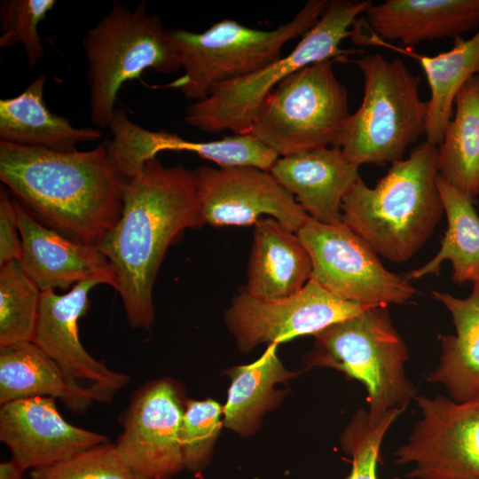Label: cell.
Returning <instances> with one entry per match:
<instances>
[{
    "instance_id": "7c38bea8",
    "label": "cell",
    "mask_w": 479,
    "mask_h": 479,
    "mask_svg": "<svg viewBox=\"0 0 479 479\" xmlns=\"http://www.w3.org/2000/svg\"><path fill=\"white\" fill-rule=\"evenodd\" d=\"M369 308L340 299L310 279L297 293L278 300H261L244 289L233 299L226 322L240 349L247 351L263 342L314 335Z\"/></svg>"
},
{
    "instance_id": "3957f363",
    "label": "cell",
    "mask_w": 479,
    "mask_h": 479,
    "mask_svg": "<svg viewBox=\"0 0 479 479\" xmlns=\"http://www.w3.org/2000/svg\"><path fill=\"white\" fill-rule=\"evenodd\" d=\"M437 146L427 141L391 163L375 186L359 177L342 200V222L378 255L410 260L433 234L444 209L437 186Z\"/></svg>"
},
{
    "instance_id": "ba28073f",
    "label": "cell",
    "mask_w": 479,
    "mask_h": 479,
    "mask_svg": "<svg viewBox=\"0 0 479 479\" xmlns=\"http://www.w3.org/2000/svg\"><path fill=\"white\" fill-rule=\"evenodd\" d=\"M87 59L90 121L107 128L118 91L145 69L170 74L181 68L178 56L159 16L145 1L134 9L116 3L82 39Z\"/></svg>"
},
{
    "instance_id": "6da1fadb",
    "label": "cell",
    "mask_w": 479,
    "mask_h": 479,
    "mask_svg": "<svg viewBox=\"0 0 479 479\" xmlns=\"http://www.w3.org/2000/svg\"><path fill=\"white\" fill-rule=\"evenodd\" d=\"M201 225L194 170L166 167L153 157L124 181L121 216L98 248L113 266L132 328L153 324V284L169 245L185 230Z\"/></svg>"
},
{
    "instance_id": "52a82bcc",
    "label": "cell",
    "mask_w": 479,
    "mask_h": 479,
    "mask_svg": "<svg viewBox=\"0 0 479 479\" xmlns=\"http://www.w3.org/2000/svg\"><path fill=\"white\" fill-rule=\"evenodd\" d=\"M356 63L364 76L363 100L334 147L358 167L402 160L406 149L425 135L428 102L420 97L421 78L399 58L374 53Z\"/></svg>"
},
{
    "instance_id": "d4e9b609",
    "label": "cell",
    "mask_w": 479,
    "mask_h": 479,
    "mask_svg": "<svg viewBox=\"0 0 479 479\" xmlns=\"http://www.w3.org/2000/svg\"><path fill=\"white\" fill-rule=\"evenodd\" d=\"M454 105L437 146L439 176L474 200L479 194V75L460 88Z\"/></svg>"
},
{
    "instance_id": "7402d4cb",
    "label": "cell",
    "mask_w": 479,
    "mask_h": 479,
    "mask_svg": "<svg viewBox=\"0 0 479 479\" xmlns=\"http://www.w3.org/2000/svg\"><path fill=\"white\" fill-rule=\"evenodd\" d=\"M359 45L383 46L412 57L420 64L430 90L425 127L426 141L438 146L453 114L460 88L479 75V28L468 39L457 37L451 50L435 56L420 55L385 42L370 30L358 37Z\"/></svg>"
},
{
    "instance_id": "e0dca14e",
    "label": "cell",
    "mask_w": 479,
    "mask_h": 479,
    "mask_svg": "<svg viewBox=\"0 0 479 479\" xmlns=\"http://www.w3.org/2000/svg\"><path fill=\"white\" fill-rule=\"evenodd\" d=\"M13 204L22 241V256L19 262L42 292L68 289L88 279H96L115 289L113 266L98 247L81 244L44 226L14 197Z\"/></svg>"
},
{
    "instance_id": "836d02e7",
    "label": "cell",
    "mask_w": 479,
    "mask_h": 479,
    "mask_svg": "<svg viewBox=\"0 0 479 479\" xmlns=\"http://www.w3.org/2000/svg\"><path fill=\"white\" fill-rule=\"evenodd\" d=\"M22 241L17 224L13 197L9 190H0V265L20 261Z\"/></svg>"
},
{
    "instance_id": "9a60e30c",
    "label": "cell",
    "mask_w": 479,
    "mask_h": 479,
    "mask_svg": "<svg viewBox=\"0 0 479 479\" xmlns=\"http://www.w3.org/2000/svg\"><path fill=\"white\" fill-rule=\"evenodd\" d=\"M100 282L81 281L65 294L43 291L32 342L51 357L73 381L87 380L99 402L111 401L130 376L109 369L90 356L78 335V320L89 309V293Z\"/></svg>"
},
{
    "instance_id": "9c48e42d",
    "label": "cell",
    "mask_w": 479,
    "mask_h": 479,
    "mask_svg": "<svg viewBox=\"0 0 479 479\" xmlns=\"http://www.w3.org/2000/svg\"><path fill=\"white\" fill-rule=\"evenodd\" d=\"M334 62L310 65L282 81L259 107L250 132L281 157L335 146L350 114Z\"/></svg>"
},
{
    "instance_id": "4316f807",
    "label": "cell",
    "mask_w": 479,
    "mask_h": 479,
    "mask_svg": "<svg viewBox=\"0 0 479 479\" xmlns=\"http://www.w3.org/2000/svg\"><path fill=\"white\" fill-rule=\"evenodd\" d=\"M293 375L279 359L275 343L253 364L236 367L224 408L225 427L241 435L252 432L278 397L274 385Z\"/></svg>"
},
{
    "instance_id": "ffe728a7",
    "label": "cell",
    "mask_w": 479,
    "mask_h": 479,
    "mask_svg": "<svg viewBox=\"0 0 479 479\" xmlns=\"http://www.w3.org/2000/svg\"><path fill=\"white\" fill-rule=\"evenodd\" d=\"M245 290L261 300H278L300 291L310 279V255L297 234L272 217L255 224Z\"/></svg>"
},
{
    "instance_id": "484cf974",
    "label": "cell",
    "mask_w": 479,
    "mask_h": 479,
    "mask_svg": "<svg viewBox=\"0 0 479 479\" xmlns=\"http://www.w3.org/2000/svg\"><path fill=\"white\" fill-rule=\"evenodd\" d=\"M437 186L447 216L448 226L437 254L424 265L409 271V280L439 272L442 263L450 261L452 280L461 285L479 279V216L473 200L438 176Z\"/></svg>"
},
{
    "instance_id": "1f68e13d",
    "label": "cell",
    "mask_w": 479,
    "mask_h": 479,
    "mask_svg": "<svg viewBox=\"0 0 479 479\" xmlns=\"http://www.w3.org/2000/svg\"><path fill=\"white\" fill-rule=\"evenodd\" d=\"M219 403L213 399L189 400L180 427V444L185 467L196 472L207 464L221 428Z\"/></svg>"
},
{
    "instance_id": "83f0119b",
    "label": "cell",
    "mask_w": 479,
    "mask_h": 479,
    "mask_svg": "<svg viewBox=\"0 0 479 479\" xmlns=\"http://www.w3.org/2000/svg\"><path fill=\"white\" fill-rule=\"evenodd\" d=\"M140 147L149 157L162 151H186L211 161L219 168L250 167L271 172L279 155L253 133L224 137L220 140L194 142L166 130L144 129Z\"/></svg>"
},
{
    "instance_id": "44dd1931",
    "label": "cell",
    "mask_w": 479,
    "mask_h": 479,
    "mask_svg": "<svg viewBox=\"0 0 479 479\" xmlns=\"http://www.w3.org/2000/svg\"><path fill=\"white\" fill-rule=\"evenodd\" d=\"M32 397L59 399L72 412H83L98 397L82 387L33 342L0 347V404Z\"/></svg>"
},
{
    "instance_id": "277c9868",
    "label": "cell",
    "mask_w": 479,
    "mask_h": 479,
    "mask_svg": "<svg viewBox=\"0 0 479 479\" xmlns=\"http://www.w3.org/2000/svg\"><path fill=\"white\" fill-rule=\"evenodd\" d=\"M371 4L367 0L329 2L290 53L246 77L215 86L206 98L186 108V123L205 132H250L263 100L286 78L315 63L347 61L349 55L358 51L340 46L350 37V27Z\"/></svg>"
},
{
    "instance_id": "5b68a950",
    "label": "cell",
    "mask_w": 479,
    "mask_h": 479,
    "mask_svg": "<svg viewBox=\"0 0 479 479\" xmlns=\"http://www.w3.org/2000/svg\"><path fill=\"white\" fill-rule=\"evenodd\" d=\"M313 336L308 363L334 368L361 382L371 424H379L394 411L404 412L417 397L405 372L408 348L387 307L369 308Z\"/></svg>"
},
{
    "instance_id": "f1b7e54d",
    "label": "cell",
    "mask_w": 479,
    "mask_h": 479,
    "mask_svg": "<svg viewBox=\"0 0 479 479\" xmlns=\"http://www.w3.org/2000/svg\"><path fill=\"white\" fill-rule=\"evenodd\" d=\"M41 294L19 261L0 265V347L32 342Z\"/></svg>"
},
{
    "instance_id": "2e32d148",
    "label": "cell",
    "mask_w": 479,
    "mask_h": 479,
    "mask_svg": "<svg viewBox=\"0 0 479 479\" xmlns=\"http://www.w3.org/2000/svg\"><path fill=\"white\" fill-rule=\"evenodd\" d=\"M0 440L26 469L54 464L107 441L99 433L67 422L51 397L20 399L1 405Z\"/></svg>"
},
{
    "instance_id": "8fae6325",
    "label": "cell",
    "mask_w": 479,
    "mask_h": 479,
    "mask_svg": "<svg viewBox=\"0 0 479 479\" xmlns=\"http://www.w3.org/2000/svg\"><path fill=\"white\" fill-rule=\"evenodd\" d=\"M421 417L393 453L397 465H412L409 479H479V396L455 402L417 396Z\"/></svg>"
},
{
    "instance_id": "f546056e",
    "label": "cell",
    "mask_w": 479,
    "mask_h": 479,
    "mask_svg": "<svg viewBox=\"0 0 479 479\" xmlns=\"http://www.w3.org/2000/svg\"><path fill=\"white\" fill-rule=\"evenodd\" d=\"M30 479H139L115 444L104 442L54 464L31 469Z\"/></svg>"
},
{
    "instance_id": "5bb4252c",
    "label": "cell",
    "mask_w": 479,
    "mask_h": 479,
    "mask_svg": "<svg viewBox=\"0 0 479 479\" xmlns=\"http://www.w3.org/2000/svg\"><path fill=\"white\" fill-rule=\"evenodd\" d=\"M194 174L203 225H250L267 215L296 233L310 218L271 172L201 166Z\"/></svg>"
},
{
    "instance_id": "cb8c5ba5",
    "label": "cell",
    "mask_w": 479,
    "mask_h": 479,
    "mask_svg": "<svg viewBox=\"0 0 479 479\" xmlns=\"http://www.w3.org/2000/svg\"><path fill=\"white\" fill-rule=\"evenodd\" d=\"M46 82V74H42L16 97L0 100V141L71 152L79 143L100 138L99 130L75 127L50 111L43 100Z\"/></svg>"
},
{
    "instance_id": "d6a6232c",
    "label": "cell",
    "mask_w": 479,
    "mask_h": 479,
    "mask_svg": "<svg viewBox=\"0 0 479 479\" xmlns=\"http://www.w3.org/2000/svg\"><path fill=\"white\" fill-rule=\"evenodd\" d=\"M401 413L394 411L379 424L373 425L366 411L357 412L342 436V448L351 456V469L345 479H380L377 468L381 446L387 431Z\"/></svg>"
},
{
    "instance_id": "e575fe53",
    "label": "cell",
    "mask_w": 479,
    "mask_h": 479,
    "mask_svg": "<svg viewBox=\"0 0 479 479\" xmlns=\"http://www.w3.org/2000/svg\"><path fill=\"white\" fill-rule=\"evenodd\" d=\"M26 468L14 459L2 462L0 465V479H22Z\"/></svg>"
},
{
    "instance_id": "30bf717a",
    "label": "cell",
    "mask_w": 479,
    "mask_h": 479,
    "mask_svg": "<svg viewBox=\"0 0 479 479\" xmlns=\"http://www.w3.org/2000/svg\"><path fill=\"white\" fill-rule=\"evenodd\" d=\"M296 234L311 258L310 279L340 299L388 307L405 303L417 293L405 276L387 270L343 222L325 224L310 217Z\"/></svg>"
},
{
    "instance_id": "ac0fdd59",
    "label": "cell",
    "mask_w": 479,
    "mask_h": 479,
    "mask_svg": "<svg viewBox=\"0 0 479 479\" xmlns=\"http://www.w3.org/2000/svg\"><path fill=\"white\" fill-rule=\"evenodd\" d=\"M271 173L311 219L325 224L342 222V200L360 177L358 166L334 146L282 156Z\"/></svg>"
},
{
    "instance_id": "7a4b0ae2",
    "label": "cell",
    "mask_w": 479,
    "mask_h": 479,
    "mask_svg": "<svg viewBox=\"0 0 479 479\" xmlns=\"http://www.w3.org/2000/svg\"><path fill=\"white\" fill-rule=\"evenodd\" d=\"M0 180L32 217L86 246L98 247L122 214L124 182L104 142L59 152L0 141Z\"/></svg>"
},
{
    "instance_id": "603a6c76",
    "label": "cell",
    "mask_w": 479,
    "mask_h": 479,
    "mask_svg": "<svg viewBox=\"0 0 479 479\" xmlns=\"http://www.w3.org/2000/svg\"><path fill=\"white\" fill-rule=\"evenodd\" d=\"M473 284L466 298L432 293L449 310L456 333L440 336L441 356L427 381L442 385L455 402L479 396V279Z\"/></svg>"
},
{
    "instance_id": "4fadbf2b",
    "label": "cell",
    "mask_w": 479,
    "mask_h": 479,
    "mask_svg": "<svg viewBox=\"0 0 479 479\" xmlns=\"http://www.w3.org/2000/svg\"><path fill=\"white\" fill-rule=\"evenodd\" d=\"M184 411L177 388L169 379L148 382L132 396L115 445L139 479H170L185 468L179 437Z\"/></svg>"
},
{
    "instance_id": "4dcf8cb0",
    "label": "cell",
    "mask_w": 479,
    "mask_h": 479,
    "mask_svg": "<svg viewBox=\"0 0 479 479\" xmlns=\"http://www.w3.org/2000/svg\"><path fill=\"white\" fill-rule=\"evenodd\" d=\"M55 0H4L0 3V47L20 43L33 68L44 57L37 27L54 7Z\"/></svg>"
},
{
    "instance_id": "d6986e66",
    "label": "cell",
    "mask_w": 479,
    "mask_h": 479,
    "mask_svg": "<svg viewBox=\"0 0 479 479\" xmlns=\"http://www.w3.org/2000/svg\"><path fill=\"white\" fill-rule=\"evenodd\" d=\"M362 19L385 42L412 49L435 39L461 37L479 28V0H387L371 4Z\"/></svg>"
},
{
    "instance_id": "8992f818",
    "label": "cell",
    "mask_w": 479,
    "mask_h": 479,
    "mask_svg": "<svg viewBox=\"0 0 479 479\" xmlns=\"http://www.w3.org/2000/svg\"><path fill=\"white\" fill-rule=\"evenodd\" d=\"M328 4L327 0H309L289 22L271 30L252 28L230 19L200 33L167 30L184 69V75L168 87L199 101L215 86L261 70L281 58L287 42L310 30Z\"/></svg>"
}]
</instances>
